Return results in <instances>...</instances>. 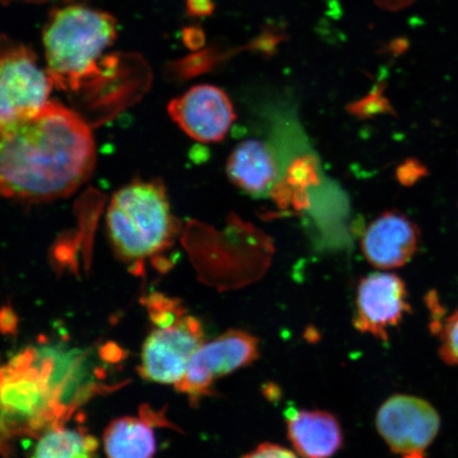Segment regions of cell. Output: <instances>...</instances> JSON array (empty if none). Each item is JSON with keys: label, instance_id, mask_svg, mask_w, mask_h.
<instances>
[{"label": "cell", "instance_id": "cell-1", "mask_svg": "<svg viewBox=\"0 0 458 458\" xmlns=\"http://www.w3.org/2000/svg\"><path fill=\"white\" fill-rule=\"evenodd\" d=\"M96 150L84 117L57 101L37 116L2 128L3 196L25 203L70 197L93 174Z\"/></svg>", "mask_w": 458, "mask_h": 458}, {"label": "cell", "instance_id": "cell-2", "mask_svg": "<svg viewBox=\"0 0 458 458\" xmlns=\"http://www.w3.org/2000/svg\"><path fill=\"white\" fill-rule=\"evenodd\" d=\"M116 37V20L103 11L83 5L54 11L43 32L46 72L51 81L78 95L111 80L119 59L105 53Z\"/></svg>", "mask_w": 458, "mask_h": 458}, {"label": "cell", "instance_id": "cell-3", "mask_svg": "<svg viewBox=\"0 0 458 458\" xmlns=\"http://www.w3.org/2000/svg\"><path fill=\"white\" fill-rule=\"evenodd\" d=\"M113 249L123 260L140 261L163 251L174 221L162 182L135 181L114 194L106 215Z\"/></svg>", "mask_w": 458, "mask_h": 458}, {"label": "cell", "instance_id": "cell-4", "mask_svg": "<svg viewBox=\"0 0 458 458\" xmlns=\"http://www.w3.org/2000/svg\"><path fill=\"white\" fill-rule=\"evenodd\" d=\"M148 307L157 328L143 344L140 375L148 381L176 386L205 343L202 325L179 302L163 296L151 299Z\"/></svg>", "mask_w": 458, "mask_h": 458}, {"label": "cell", "instance_id": "cell-5", "mask_svg": "<svg viewBox=\"0 0 458 458\" xmlns=\"http://www.w3.org/2000/svg\"><path fill=\"white\" fill-rule=\"evenodd\" d=\"M2 406L3 420L7 418L9 429L17 425L36 429L47 421L56 426L64 416L32 349L3 369Z\"/></svg>", "mask_w": 458, "mask_h": 458}, {"label": "cell", "instance_id": "cell-6", "mask_svg": "<svg viewBox=\"0 0 458 458\" xmlns=\"http://www.w3.org/2000/svg\"><path fill=\"white\" fill-rule=\"evenodd\" d=\"M54 83L24 45H4L0 62V125L30 119L48 105Z\"/></svg>", "mask_w": 458, "mask_h": 458}, {"label": "cell", "instance_id": "cell-7", "mask_svg": "<svg viewBox=\"0 0 458 458\" xmlns=\"http://www.w3.org/2000/svg\"><path fill=\"white\" fill-rule=\"evenodd\" d=\"M259 356L260 342L255 335L242 330H228L198 349L175 388L196 403L213 394L217 379L253 364Z\"/></svg>", "mask_w": 458, "mask_h": 458}, {"label": "cell", "instance_id": "cell-8", "mask_svg": "<svg viewBox=\"0 0 458 458\" xmlns=\"http://www.w3.org/2000/svg\"><path fill=\"white\" fill-rule=\"evenodd\" d=\"M376 427L389 449L404 455L423 451L434 442L440 418L428 401L410 394H394L377 411Z\"/></svg>", "mask_w": 458, "mask_h": 458}, {"label": "cell", "instance_id": "cell-9", "mask_svg": "<svg viewBox=\"0 0 458 458\" xmlns=\"http://www.w3.org/2000/svg\"><path fill=\"white\" fill-rule=\"evenodd\" d=\"M410 311L408 289L398 275L377 272L360 280L353 318L358 331L387 341L389 331L398 327Z\"/></svg>", "mask_w": 458, "mask_h": 458}, {"label": "cell", "instance_id": "cell-10", "mask_svg": "<svg viewBox=\"0 0 458 458\" xmlns=\"http://www.w3.org/2000/svg\"><path fill=\"white\" fill-rule=\"evenodd\" d=\"M168 112L188 136L204 143L225 140L237 118L225 91L208 84L194 86L171 100Z\"/></svg>", "mask_w": 458, "mask_h": 458}, {"label": "cell", "instance_id": "cell-11", "mask_svg": "<svg viewBox=\"0 0 458 458\" xmlns=\"http://www.w3.org/2000/svg\"><path fill=\"white\" fill-rule=\"evenodd\" d=\"M420 231L399 211H386L372 221L362 238L363 255L380 270H394L413 259L420 249Z\"/></svg>", "mask_w": 458, "mask_h": 458}, {"label": "cell", "instance_id": "cell-12", "mask_svg": "<svg viewBox=\"0 0 458 458\" xmlns=\"http://www.w3.org/2000/svg\"><path fill=\"white\" fill-rule=\"evenodd\" d=\"M286 428L292 445L302 458H331L344 444L341 423L329 411H289Z\"/></svg>", "mask_w": 458, "mask_h": 458}, {"label": "cell", "instance_id": "cell-13", "mask_svg": "<svg viewBox=\"0 0 458 458\" xmlns=\"http://www.w3.org/2000/svg\"><path fill=\"white\" fill-rule=\"evenodd\" d=\"M226 172L228 179L234 186L250 196H263L278 179L276 154L266 141H242L229 156Z\"/></svg>", "mask_w": 458, "mask_h": 458}, {"label": "cell", "instance_id": "cell-14", "mask_svg": "<svg viewBox=\"0 0 458 458\" xmlns=\"http://www.w3.org/2000/svg\"><path fill=\"white\" fill-rule=\"evenodd\" d=\"M107 458H153L157 452L153 425L145 415L113 420L103 435Z\"/></svg>", "mask_w": 458, "mask_h": 458}, {"label": "cell", "instance_id": "cell-15", "mask_svg": "<svg viewBox=\"0 0 458 458\" xmlns=\"http://www.w3.org/2000/svg\"><path fill=\"white\" fill-rule=\"evenodd\" d=\"M98 442L83 428L51 427L38 440L31 458H98Z\"/></svg>", "mask_w": 458, "mask_h": 458}, {"label": "cell", "instance_id": "cell-16", "mask_svg": "<svg viewBox=\"0 0 458 458\" xmlns=\"http://www.w3.org/2000/svg\"><path fill=\"white\" fill-rule=\"evenodd\" d=\"M438 332L440 357L445 363L458 365V309L440 325Z\"/></svg>", "mask_w": 458, "mask_h": 458}, {"label": "cell", "instance_id": "cell-17", "mask_svg": "<svg viewBox=\"0 0 458 458\" xmlns=\"http://www.w3.org/2000/svg\"><path fill=\"white\" fill-rule=\"evenodd\" d=\"M242 458H299L294 452L275 444H261Z\"/></svg>", "mask_w": 458, "mask_h": 458}, {"label": "cell", "instance_id": "cell-18", "mask_svg": "<svg viewBox=\"0 0 458 458\" xmlns=\"http://www.w3.org/2000/svg\"><path fill=\"white\" fill-rule=\"evenodd\" d=\"M188 13L192 16H208L213 13L211 0H187Z\"/></svg>", "mask_w": 458, "mask_h": 458}, {"label": "cell", "instance_id": "cell-19", "mask_svg": "<svg viewBox=\"0 0 458 458\" xmlns=\"http://www.w3.org/2000/svg\"><path fill=\"white\" fill-rule=\"evenodd\" d=\"M403 458H427L423 451L411 452V454L403 455Z\"/></svg>", "mask_w": 458, "mask_h": 458}]
</instances>
